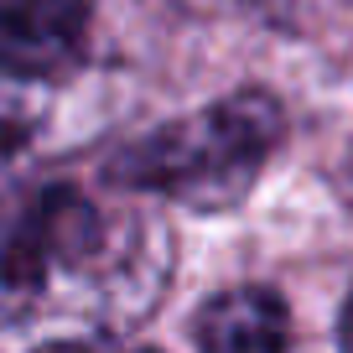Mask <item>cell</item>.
<instances>
[{
  "label": "cell",
  "instance_id": "cell-3",
  "mask_svg": "<svg viewBox=\"0 0 353 353\" xmlns=\"http://www.w3.org/2000/svg\"><path fill=\"white\" fill-rule=\"evenodd\" d=\"M94 0H0V68L26 83H63L88 63Z\"/></svg>",
  "mask_w": 353,
  "mask_h": 353
},
{
  "label": "cell",
  "instance_id": "cell-1",
  "mask_svg": "<svg viewBox=\"0 0 353 353\" xmlns=\"http://www.w3.org/2000/svg\"><path fill=\"white\" fill-rule=\"evenodd\" d=\"M176 234L156 198L47 176L0 198V353L110 348L166 307Z\"/></svg>",
  "mask_w": 353,
  "mask_h": 353
},
{
  "label": "cell",
  "instance_id": "cell-6",
  "mask_svg": "<svg viewBox=\"0 0 353 353\" xmlns=\"http://www.w3.org/2000/svg\"><path fill=\"white\" fill-rule=\"evenodd\" d=\"M338 343L353 348V291H348V301H343V312H338Z\"/></svg>",
  "mask_w": 353,
  "mask_h": 353
},
{
  "label": "cell",
  "instance_id": "cell-5",
  "mask_svg": "<svg viewBox=\"0 0 353 353\" xmlns=\"http://www.w3.org/2000/svg\"><path fill=\"white\" fill-rule=\"evenodd\" d=\"M42 130H47V83H26L0 68V176L21 156H32Z\"/></svg>",
  "mask_w": 353,
  "mask_h": 353
},
{
  "label": "cell",
  "instance_id": "cell-2",
  "mask_svg": "<svg viewBox=\"0 0 353 353\" xmlns=\"http://www.w3.org/2000/svg\"><path fill=\"white\" fill-rule=\"evenodd\" d=\"M286 135L291 120L281 94L250 83L125 141L104 156V182L188 213H229L254 192Z\"/></svg>",
  "mask_w": 353,
  "mask_h": 353
},
{
  "label": "cell",
  "instance_id": "cell-4",
  "mask_svg": "<svg viewBox=\"0 0 353 353\" xmlns=\"http://www.w3.org/2000/svg\"><path fill=\"white\" fill-rule=\"evenodd\" d=\"M291 307L270 286H229L208 296L192 317V343L208 353H281L291 348Z\"/></svg>",
  "mask_w": 353,
  "mask_h": 353
}]
</instances>
